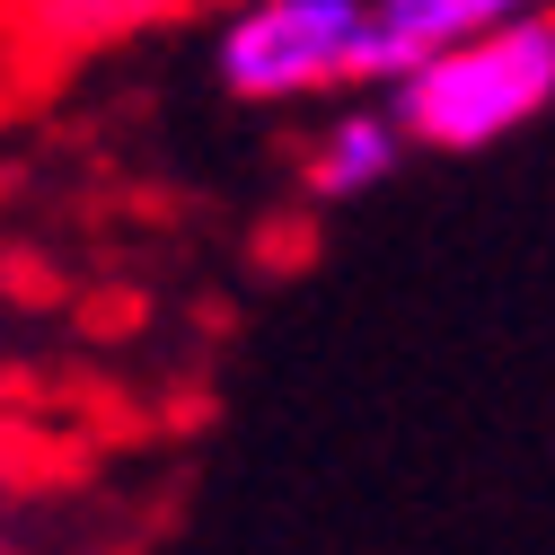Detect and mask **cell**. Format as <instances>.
Wrapping results in <instances>:
<instances>
[{
	"label": "cell",
	"mask_w": 555,
	"mask_h": 555,
	"mask_svg": "<svg viewBox=\"0 0 555 555\" xmlns=\"http://www.w3.org/2000/svg\"><path fill=\"white\" fill-rule=\"evenodd\" d=\"M185 18V0H10L0 18V44H10L27 72H53V62H89L124 36H151Z\"/></svg>",
	"instance_id": "cell-4"
},
{
	"label": "cell",
	"mask_w": 555,
	"mask_h": 555,
	"mask_svg": "<svg viewBox=\"0 0 555 555\" xmlns=\"http://www.w3.org/2000/svg\"><path fill=\"white\" fill-rule=\"evenodd\" d=\"M212 72L247 106H309L335 89H388L379 0H221Z\"/></svg>",
	"instance_id": "cell-2"
},
{
	"label": "cell",
	"mask_w": 555,
	"mask_h": 555,
	"mask_svg": "<svg viewBox=\"0 0 555 555\" xmlns=\"http://www.w3.org/2000/svg\"><path fill=\"white\" fill-rule=\"evenodd\" d=\"M388 106L405 115L414 151H441V159H476L529 132L555 106V10H520L405 53L388 72Z\"/></svg>",
	"instance_id": "cell-1"
},
{
	"label": "cell",
	"mask_w": 555,
	"mask_h": 555,
	"mask_svg": "<svg viewBox=\"0 0 555 555\" xmlns=\"http://www.w3.org/2000/svg\"><path fill=\"white\" fill-rule=\"evenodd\" d=\"M520 10H555V0H379V27H388V62L424 53V44H441V36H467V27L520 18Z\"/></svg>",
	"instance_id": "cell-5"
},
{
	"label": "cell",
	"mask_w": 555,
	"mask_h": 555,
	"mask_svg": "<svg viewBox=\"0 0 555 555\" xmlns=\"http://www.w3.org/2000/svg\"><path fill=\"white\" fill-rule=\"evenodd\" d=\"M0 18H10V0H0Z\"/></svg>",
	"instance_id": "cell-6"
},
{
	"label": "cell",
	"mask_w": 555,
	"mask_h": 555,
	"mask_svg": "<svg viewBox=\"0 0 555 555\" xmlns=\"http://www.w3.org/2000/svg\"><path fill=\"white\" fill-rule=\"evenodd\" d=\"M405 151H414V132H405V115L388 106V89H379V98H344V106L318 124L309 159H300V194L344 212V203L379 194V185L405 168Z\"/></svg>",
	"instance_id": "cell-3"
}]
</instances>
